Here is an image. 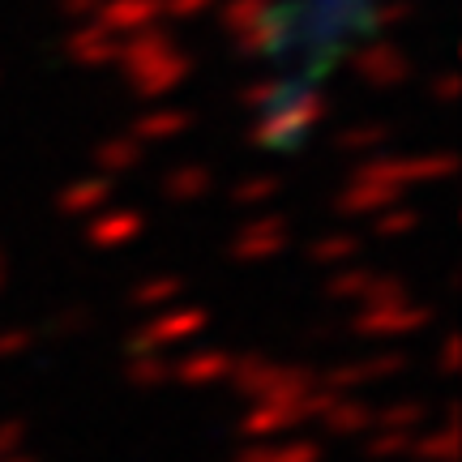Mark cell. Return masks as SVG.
I'll return each instance as SVG.
<instances>
[{"label": "cell", "instance_id": "obj_1", "mask_svg": "<svg viewBox=\"0 0 462 462\" xmlns=\"http://www.w3.org/2000/svg\"><path fill=\"white\" fill-rule=\"evenodd\" d=\"M381 17L385 0H270L257 17V51L270 69V125H300L321 82L373 39Z\"/></svg>", "mask_w": 462, "mask_h": 462}]
</instances>
